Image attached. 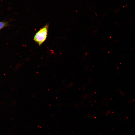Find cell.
Returning a JSON list of instances; mask_svg holds the SVG:
<instances>
[{
	"mask_svg": "<svg viewBox=\"0 0 135 135\" xmlns=\"http://www.w3.org/2000/svg\"><path fill=\"white\" fill-rule=\"evenodd\" d=\"M8 22L4 21L0 22V30L6 27L10 26Z\"/></svg>",
	"mask_w": 135,
	"mask_h": 135,
	"instance_id": "2",
	"label": "cell"
},
{
	"mask_svg": "<svg viewBox=\"0 0 135 135\" xmlns=\"http://www.w3.org/2000/svg\"><path fill=\"white\" fill-rule=\"evenodd\" d=\"M48 25H46L41 28L35 35L34 40L40 46L46 40L47 37Z\"/></svg>",
	"mask_w": 135,
	"mask_h": 135,
	"instance_id": "1",
	"label": "cell"
}]
</instances>
